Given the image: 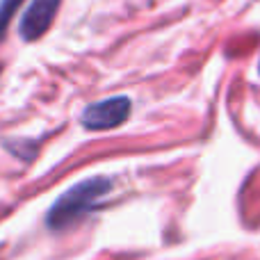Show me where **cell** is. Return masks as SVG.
<instances>
[{
    "instance_id": "1",
    "label": "cell",
    "mask_w": 260,
    "mask_h": 260,
    "mask_svg": "<svg viewBox=\"0 0 260 260\" xmlns=\"http://www.w3.org/2000/svg\"><path fill=\"white\" fill-rule=\"evenodd\" d=\"M112 180L108 176H89V178L69 187L46 212V226L50 231H67L78 219L87 217L94 208L101 206V199L110 194Z\"/></svg>"
},
{
    "instance_id": "2",
    "label": "cell",
    "mask_w": 260,
    "mask_h": 260,
    "mask_svg": "<svg viewBox=\"0 0 260 260\" xmlns=\"http://www.w3.org/2000/svg\"><path fill=\"white\" fill-rule=\"evenodd\" d=\"M130 117V99L128 96H112V99L91 103L82 110L80 126L91 133H103L114 130L121 123H126Z\"/></svg>"
},
{
    "instance_id": "3",
    "label": "cell",
    "mask_w": 260,
    "mask_h": 260,
    "mask_svg": "<svg viewBox=\"0 0 260 260\" xmlns=\"http://www.w3.org/2000/svg\"><path fill=\"white\" fill-rule=\"evenodd\" d=\"M62 0H30L18 23V35L23 41H39L50 30L59 12Z\"/></svg>"
},
{
    "instance_id": "4",
    "label": "cell",
    "mask_w": 260,
    "mask_h": 260,
    "mask_svg": "<svg viewBox=\"0 0 260 260\" xmlns=\"http://www.w3.org/2000/svg\"><path fill=\"white\" fill-rule=\"evenodd\" d=\"M25 0H0V41L7 35V27Z\"/></svg>"
},
{
    "instance_id": "5",
    "label": "cell",
    "mask_w": 260,
    "mask_h": 260,
    "mask_svg": "<svg viewBox=\"0 0 260 260\" xmlns=\"http://www.w3.org/2000/svg\"><path fill=\"white\" fill-rule=\"evenodd\" d=\"M0 69H3V67H0Z\"/></svg>"
}]
</instances>
